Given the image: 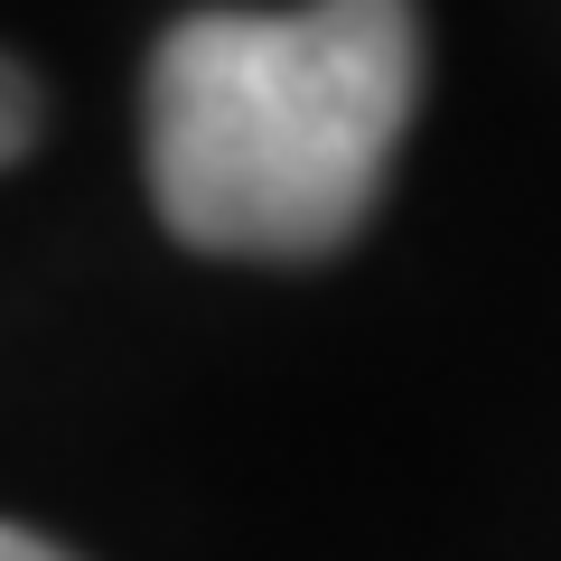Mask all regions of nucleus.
Wrapping results in <instances>:
<instances>
[{
	"label": "nucleus",
	"instance_id": "obj_2",
	"mask_svg": "<svg viewBox=\"0 0 561 561\" xmlns=\"http://www.w3.org/2000/svg\"><path fill=\"white\" fill-rule=\"evenodd\" d=\"M28 113H38V84L28 66H10V160H28Z\"/></svg>",
	"mask_w": 561,
	"mask_h": 561
},
{
	"label": "nucleus",
	"instance_id": "obj_3",
	"mask_svg": "<svg viewBox=\"0 0 561 561\" xmlns=\"http://www.w3.org/2000/svg\"><path fill=\"white\" fill-rule=\"evenodd\" d=\"M0 561H66V552H57V542H38L28 524H10V534H0Z\"/></svg>",
	"mask_w": 561,
	"mask_h": 561
},
{
	"label": "nucleus",
	"instance_id": "obj_1",
	"mask_svg": "<svg viewBox=\"0 0 561 561\" xmlns=\"http://www.w3.org/2000/svg\"><path fill=\"white\" fill-rule=\"evenodd\" d=\"M421 113L412 0H309L290 20L197 10L150 47V197L187 253L319 262L356 243Z\"/></svg>",
	"mask_w": 561,
	"mask_h": 561
}]
</instances>
